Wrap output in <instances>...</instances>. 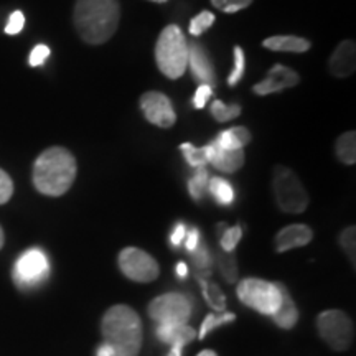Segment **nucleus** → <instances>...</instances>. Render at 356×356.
Here are the masks:
<instances>
[{
  "label": "nucleus",
  "instance_id": "40",
  "mask_svg": "<svg viewBox=\"0 0 356 356\" xmlns=\"http://www.w3.org/2000/svg\"><path fill=\"white\" fill-rule=\"evenodd\" d=\"M185 246H186V251H195V249L198 248V244H200V233H198V229L197 228H191L188 233H186V236H185Z\"/></svg>",
  "mask_w": 356,
  "mask_h": 356
},
{
  "label": "nucleus",
  "instance_id": "22",
  "mask_svg": "<svg viewBox=\"0 0 356 356\" xmlns=\"http://www.w3.org/2000/svg\"><path fill=\"white\" fill-rule=\"evenodd\" d=\"M210 191L215 197V200L222 207H228L234 202V190L231 186L229 181H226L225 178L215 177L210 180Z\"/></svg>",
  "mask_w": 356,
  "mask_h": 356
},
{
  "label": "nucleus",
  "instance_id": "19",
  "mask_svg": "<svg viewBox=\"0 0 356 356\" xmlns=\"http://www.w3.org/2000/svg\"><path fill=\"white\" fill-rule=\"evenodd\" d=\"M262 47L270 51H289V53H305L310 50V42L302 37L293 35H275L262 42Z\"/></svg>",
  "mask_w": 356,
  "mask_h": 356
},
{
  "label": "nucleus",
  "instance_id": "28",
  "mask_svg": "<svg viewBox=\"0 0 356 356\" xmlns=\"http://www.w3.org/2000/svg\"><path fill=\"white\" fill-rule=\"evenodd\" d=\"M208 185V172L204 167H198L197 173H195L193 178H190L188 181V191L191 195V198L200 200L203 197V191Z\"/></svg>",
  "mask_w": 356,
  "mask_h": 356
},
{
  "label": "nucleus",
  "instance_id": "31",
  "mask_svg": "<svg viewBox=\"0 0 356 356\" xmlns=\"http://www.w3.org/2000/svg\"><path fill=\"white\" fill-rule=\"evenodd\" d=\"M218 262H220L221 274L226 282H236V277H238V266H236L233 252H228V256H220L218 257Z\"/></svg>",
  "mask_w": 356,
  "mask_h": 356
},
{
  "label": "nucleus",
  "instance_id": "35",
  "mask_svg": "<svg viewBox=\"0 0 356 356\" xmlns=\"http://www.w3.org/2000/svg\"><path fill=\"white\" fill-rule=\"evenodd\" d=\"M24 25H25V17L24 13L20 10H15L10 15V19H8L7 25H6V33L8 35H17L20 33L22 30H24Z\"/></svg>",
  "mask_w": 356,
  "mask_h": 356
},
{
  "label": "nucleus",
  "instance_id": "29",
  "mask_svg": "<svg viewBox=\"0 0 356 356\" xmlns=\"http://www.w3.org/2000/svg\"><path fill=\"white\" fill-rule=\"evenodd\" d=\"M244 71H246V56H244V51L241 47H234V70L231 71L228 84L229 86H234L241 81L244 76Z\"/></svg>",
  "mask_w": 356,
  "mask_h": 356
},
{
  "label": "nucleus",
  "instance_id": "13",
  "mask_svg": "<svg viewBox=\"0 0 356 356\" xmlns=\"http://www.w3.org/2000/svg\"><path fill=\"white\" fill-rule=\"evenodd\" d=\"M207 149H208V162H210L215 168H218V170L225 173L238 172L239 168L244 165V162H246L243 149L226 150L218 145L216 142H211L210 145H207Z\"/></svg>",
  "mask_w": 356,
  "mask_h": 356
},
{
  "label": "nucleus",
  "instance_id": "21",
  "mask_svg": "<svg viewBox=\"0 0 356 356\" xmlns=\"http://www.w3.org/2000/svg\"><path fill=\"white\" fill-rule=\"evenodd\" d=\"M335 154L345 165H353L356 162V134L355 131L345 132L335 142Z\"/></svg>",
  "mask_w": 356,
  "mask_h": 356
},
{
  "label": "nucleus",
  "instance_id": "37",
  "mask_svg": "<svg viewBox=\"0 0 356 356\" xmlns=\"http://www.w3.org/2000/svg\"><path fill=\"white\" fill-rule=\"evenodd\" d=\"M213 95V88L210 84H202L197 89V92H195V97H193V104L197 109H203L204 106H207L208 99H210Z\"/></svg>",
  "mask_w": 356,
  "mask_h": 356
},
{
  "label": "nucleus",
  "instance_id": "9",
  "mask_svg": "<svg viewBox=\"0 0 356 356\" xmlns=\"http://www.w3.org/2000/svg\"><path fill=\"white\" fill-rule=\"evenodd\" d=\"M119 269L127 279L149 284L159 277L160 266L149 252L139 248H124L118 257Z\"/></svg>",
  "mask_w": 356,
  "mask_h": 356
},
{
  "label": "nucleus",
  "instance_id": "5",
  "mask_svg": "<svg viewBox=\"0 0 356 356\" xmlns=\"http://www.w3.org/2000/svg\"><path fill=\"white\" fill-rule=\"evenodd\" d=\"M236 293H238L241 304L262 315H267V317H273L282 300L280 282H269V280L259 277L243 279L238 284Z\"/></svg>",
  "mask_w": 356,
  "mask_h": 356
},
{
  "label": "nucleus",
  "instance_id": "39",
  "mask_svg": "<svg viewBox=\"0 0 356 356\" xmlns=\"http://www.w3.org/2000/svg\"><path fill=\"white\" fill-rule=\"evenodd\" d=\"M186 236V228L184 222H177L175 228H173L172 234H170V244L173 248H178L181 244V241L185 239Z\"/></svg>",
  "mask_w": 356,
  "mask_h": 356
},
{
  "label": "nucleus",
  "instance_id": "6",
  "mask_svg": "<svg viewBox=\"0 0 356 356\" xmlns=\"http://www.w3.org/2000/svg\"><path fill=\"white\" fill-rule=\"evenodd\" d=\"M273 190L277 207L284 213L299 215L309 207L310 198L299 177L287 167H275L273 177Z\"/></svg>",
  "mask_w": 356,
  "mask_h": 356
},
{
  "label": "nucleus",
  "instance_id": "25",
  "mask_svg": "<svg viewBox=\"0 0 356 356\" xmlns=\"http://www.w3.org/2000/svg\"><path fill=\"white\" fill-rule=\"evenodd\" d=\"M181 152H184L186 162L190 163L191 167H204L208 163V149L207 147H202V149H198V147L188 144V142H185V144H181Z\"/></svg>",
  "mask_w": 356,
  "mask_h": 356
},
{
  "label": "nucleus",
  "instance_id": "41",
  "mask_svg": "<svg viewBox=\"0 0 356 356\" xmlns=\"http://www.w3.org/2000/svg\"><path fill=\"white\" fill-rule=\"evenodd\" d=\"M175 270L178 277H186V274H188V267H186L185 262H177Z\"/></svg>",
  "mask_w": 356,
  "mask_h": 356
},
{
  "label": "nucleus",
  "instance_id": "30",
  "mask_svg": "<svg viewBox=\"0 0 356 356\" xmlns=\"http://www.w3.org/2000/svg\"><path fill=\"white\" fill-rule=\"evenodd\" d=\"M243 238V228L239 225L228 228L221 236V248L225 252H233L234 248L238 246V243Z\"/></svg>",
  "mask_w": 356,
  "mask_h": 356
},
{
  "label": "nucleus",
  "instance_id": "10",
  "mask_svg": "<svg viewBox=\"0 0 356 356\" xmlns=\"http://www.w3.org/2000/svg\"><path fill=\"white\" fill-rule=\"evenodd\" d=\"M50 264L48 257L40 249H29L22 254L13 267V280L19 287H32L47 279Z\"/></svg>",
  "mask_w": 356,
  "mask_h": 356
},
{
  "label": "nucleus",
  "instance_id": "14",
  "mask_svg": "<svg viewBox=\"0 0 356 356\" xmlns=\"http://www.w3.org/2000/svg\"><path fill=\"white\" fill-rule=\"evenodd\" d=\"M312 239H314V231L307 225L297 222V225L286 226V228L280 229L277 236H275V251L287 252L291 249L307 246Z\"/></svg>",
  "mask_w": 356,
  "mask_h": 356
},
{
  "label": "nucleus",
  "instance_id": "34",
  "mask_svg": "<svg viewBox=\"0 0 356 356\" xmlns=\"http://www.w3.org/2000/svg\"><path fill=\"white\" fill-rule=\"evenodd\" d=\"M13 195V181L6 170L0 168V204H6Z\"/></svg>",
  "mask_w": 356,
  "mask_h": 356
},
{
  "label": "nucleus",
  "instance_id": "18",
  "mask_svg": "<svg viewBox=\"0 0 356 356\" xmlns=\"http://www.w3.org/2000/svg\"><path fill=\"white\" fill-rule=\"evenodd\" d=\"M157 338L162 343L180 345L186 346L197 338V332L193 327L188 325H159L157 327Z\"/></svg>",
  "mask_w": 356,
  "mask_h": 356
},
{
  "label": "nucleus",
  "instance_id": "36",
  "mask_svg": "<svg viewBox=\"0 0 356 356\" xmlns=\"http://www.w3.org/2000/svg\"><path fill=\"white\" fill-rule=\"evenodd\" d=\"M48 56H50V48H48L47 44H37L32 50V53H30L29 63L30 66H40L47 61Z\"/></svg>",
  "mask_w": 356,
  "mask_h": 356
},
{
  "label": "nucleus",
  "instance_id": "43",
  "mask_svg": "<svg viewBox=\"0 0 356 356\" xmlns=\"http://www.w3.org/2000/svg\"><path fill=\"white\" fill-rule=\"evenodd\" d=\"M197 356H218V353L213 350H203V351H200Z\"/></svg>",
  "mask_w": 356,
  "mask_h": 356
},
{
  "label": "nucleus",
  "instance_id": "12",
  "mask_svg": "<svg viewBox=\"0 0 356 356\" xmlns=\"http://www.w3.org/2000/svg\"><path fill=\"white\" fill-rule=\"evenodd\" d=\"M300 83L299 74L296 71H292L291 68L284 65H274L273 68L269 70L267 73V78L264 81L257 83L252 91L256 92L257 96H267V95H273V92H280L284 89L297 86Z\"/></svg>",
  "mask_w": 356,
  "mask_h": 356
},
{
  "label": "nucleus",
  "instance_id": "44",
  "mask_svg": "<svg viewBox=\"0 0 356 356\" xmlns=\"http://www.w3.org/2000/svg\"><path fill=\"white\" fill-rule=\"evenodd\" d=\"M3 244H6V234H3L2 226H0V249L3 248Z\"/></svg>",
  "mask_w": 356,
  "mask_h": 356
},
{
  "label": "nucleus",
  "instance_id": "24",
  "mask_svg": "<svg viewBox=\"0 0 356 356\" xmlns=\"http://www.w3.org/2000/svg\"><path fill=\"white\" fill-rule=\"evenodd\" d=\"M211 114L218 122H228L233 121L236 118H239V114H241V106H226L222 101H215L211 104Z\"/></svg>",
  "mask_w": 356,
  "mask_h": 356
},
{
  "label": "nucleus",
  "instance_id": "27",
  "mask_svg": "<svg viewBox=\"0 0 356 356\" xmlns=\"http://www.w3.org/2000/svg\"><path fill=\"white\" fill-rule=\"evenodd\" d=\"M213 24H215V15H213L211 12H200L195 19L190 20V33L195 35V37H200V35L207 32L208 29H211Z\"/></svg>",
  "mask_w": 356,
  "mask_h": 356
},
{
  "label": "nucleus",
  "instance_id": "7",
  "mask_svg": "<svg viewBox=\"0 0 356 356\" xmlns=\"http://www.w3.org/2000/svg\"><path fill=\"white\" fill-rule=\"evenodd\" d=\"M317 330L322 340L335 351H346L353 345L355 323L345 312L325 310L317 318Z\"/></svg>",
  "mask_w": 356,
  "mask_h": 356
},
{
  "label": "nucleus",
  "instance_id": "26",
  "mask_svg": "<svg viewBox=\"0 0 356 356\" xmlns=\"http://www.w3.org/2000/svg\"><path fill=\"white\" fill-rule=\"evenodd\" d=\"M236 320V315L234 314H222V315H215V314H210L207 315L202 323V330H200V335L198 338L200 340H203L204 337L208 335L211 330H215L216 327H220V325H225V323H229V322H234Z\"/></svg>",
  "mask_w": 356,
  "mask_h": 356
},
{
  "label": "nucleus",
  "instance_id": "32",
  "mask_svg": "<svg viewBox=\"0 0 356 356\" xmlns=\"http://www.w3.org/2000/svg\"><path fill=\"white\" fill-rule=\"evenodd\" d=\"M355 241H356V228L355 226H348L341 231L340 234V246L343 248V251L348 256L351 264L355 267Z\"/></svg>",
  "mask_w": 356,
  "mask_h": 356
},
{
  "label": "nucleus",
  "instance_id": "33",
  "mask_svg": "<svg viewBox=\"0 0 356 356\" xmlns=\"http://www.w3.org/2000/svg\"><path fill=\"white\" fill-rule=\"evenodd\" d=\"M213 7L225 13H236L244 10L252 3V0H211Z\"/></svg>",
  "mask_w": 356,
  "mask_h": 356
},
{
  "label": "nucleus",
  "instance_id": "1",
  "mask_svg": "<svg viewBox=\"0 0 356 356\" xmlns=\"http://www.w3.org/2000/svg\"><path fill=\"white\" fill-rule=\"evenodd\" d=\"M76 172L74 155L65 147L55 145L40 154L35 160L32 180L35 188L44 197H61L71 188Z\"/></svg>",
  "mask_w": 356,
  "mask_h": 356
},
{
  "label": "nucleus",
  "instance_id": "11",
  "mask_svg": "<svg viewBox=\"0 0 356 356\" xmlns=\"http://www.w3.org/2000/svg\"><path fill=\"white\" fill-rule=\"evenodd\" d=\"M140 109L147 121L162 129L172 127L177 121L172 101L159 91H149L145 95H142Z\"/></svg>",
  "mask_w": 356,
  "mask_h": 356
},
{
  "label": "nucleus",
  "instance_id": "17",
  "mask_svg": "<svg viewBox=\"0 0 356 356\" xmlns=\"http://www.w3.org/2000/svg\"><path fill=\"white\" fill-rule=\"evenodd\" d=\"M280 293H282V300H280L277 312L273 315V320L282 330H292L299 322V310H297L296 302H293L284 284H280Z\"/></svg>",
  "mask_w": 356,
  "mask_h": 356
},
{
  "label": "nucleus",
  "instance_id": "45",
  "mask_svg": "<svg viewBox=\"0 0 356 356\" xmlns=\"http://www.w3.org/2000/svg\"><path fill=\"white\" fill-rule=\"evenodd\" d=\"M152 2H157V3H165L167 0H152Z\"/></svg>",
  "mask_w": 356,
  "mask_h": 356
},
{
  "label": "nucleus",
  "instance_id": "42",
  "mask_svg": "<svg viewBox=\"0 0 356 356\" xmlns=\"http://www.w3.org/2000/svg\"><path fill=\"white\" fill-rule=\"evenodd\" d=\"M181 350H184V346L172 345L170 351H168V356H181Z\"/></svg>",
  "mask_w": 356,
  "mask_h": 356
},
{
  "label": "nucleus",
  "instance_id": "2",
  "mask_svg": "<svg viewBox=\"0 0 356 356\" xmlns=\"http://www.w3.org/2000/svg\"><path fill=\"white\" fill-rule=\"evenodd\" d=\"M121 19L118 0H78L73 20L79 37L89 44H102L113 38Z\"/></svg>",
  "mask_w": 356,
  "mask_h": 356
},
{
  "label": "nucleus",
  "instance_id": "3",
  "mask_svg": "<svg viewBox=\"0 0 356 356\" xmlns=\"http://www.w3.org/2000/svg\"><path fill=\"white\" fill-rule=\"evenodd\" d=\"M101 335L115 356H139L144 340L139 314L126 304L113 305L102 315Z\"/></svg>",
  "mask_w": 356,
  "mask_h": 356
},
{
  "label": "nucleus",
  "instance_id": "38",
  "mask_svg": "<svg viewBox=\"0 0 356 356\" xmlns=\"http://www.w3.org/2000/svg\"><path fill=\"white\" fill-rule=\"evenodd\" d=\"M191 256H193V261L195 264H197L198 267H202V269H204V267H210L211 261H210V254H208V249L204 246H200L195 249V251L190 252Z\"/></svg>",
  "mask_w": 356,
  "mask_h": 356
},
{
  "label": "nucleus",
  "instance_id": "8",
  "mask_svg": "<svg viewBox=\"0 0 356 356\" xmlns=\"http://www.w3.org/2000/svg\"><path fill=\"white\" fill-rule=\"evenodd\" d=\"M147 312L159 325H185L191 317V304L184 293L168 292L155 297Z\"/></svg>",
  "mask_w": 356,
  "mask_h": 356
},
{
  "label": "nucleus",
  "instance_id": "23",
  "mask_svg": "<svg viewBox=\"0 0 356 356\" xmlns=\"http://www.w3.org/2000/svg\"><path fill=\"white\" fill-rule=\"evenodd\" d=\"M200 286H202L204 300L210 304V307H213V309L218 312H222L226 309V299H225V296L220 292V289H218L216 286H213V284H210V282H207V280H203L202 277H200Z\"/></svg>",
  "mask_w": 356,
  "mask_h": 356
},
{
  "label": "nucleus",
  "instance_id": "20",
  "mask_svg": "<svg viewBox=\"0 0 356 356\" xmlns=\"http://www.w3.org/2000/svg\"><path fill=\"white\" fill-rule=\"evenodd\" d=\"M251 139V132L246 127H233L228 131H222L215 142L226 150H239L244 145H248Z\"/></svg>",
  "mask_w": 356,
  "mask_h": 356
},
{
  "label": "nucleus",
  "instance_id": "15",
  "mask_svg": "<svg viewBox=\"0 0 356 356\" xmlns=\"http://www.w3.org/2000/svg\"><path fill=\"white\" fill-rule=\"evenodd\" d=\"M330 73L335 78H348L356 68V47L355 42L345 40L333 51L330 58Z\"/></svg>",
  "mask_w": 356,
  "mask_h": 356
},
{
  "label": "nucleus",
  "instance_id": "16",
  "mask_svg": "<svg viewBox=\"0 0 356 356\" xmlns=\"http://www.w3.org/2000/svg\"><path fill=\"white\" fill-rule=\"evenodd\" d=\"M188 66L191 68L193 76L202 81L203 84H210L213 88L216 84V74L213 70V65L208 58L207 51L197 43H193L190 47L188 44Z\"/></svg>",
  "mask_w": 356,
  "mask_h": 356
},
{
  "label": "nucleus",
  "instance_id": "4",
  "mask_svg": "<svg viewBox=\"0 0 356 356\" xmlns=\"http://www.w3.org/2000/svg\"><path fill=\"white\" fill-rule=\"evenodd\" d=\"M155 60L159 70L170 79L184 76L188 68V43L178 25H168L162 30L155 44Z\"/></svg>",
  "mask_w": 356,
  "mask_h": 356
}]
</instances>
